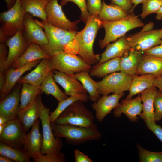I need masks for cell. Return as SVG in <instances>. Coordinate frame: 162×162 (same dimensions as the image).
Listing matches in <instances>:
<instances>
[{"instance_id": "obj_1", "label": "cell", "mask_w": 162, "mask_h": 162, "mask_svg": "<svg viewBox=\"0 0 162 162\" xmlns=\"http://www.w3.org/2000/svg\"><path fill=\"white\" fill-rule=\"evenodd\" d=\"M102 27V22L99 19L98 15H90L85 27L75 36L78 46V54L91 65L97 64L100 59V55L94 53L93 45L98 32Z\"/></svg>"}, {"instance_id": "obj_2", "label": "cell", "mask_w": 162, "mask_h": 162, "mask_svg": "<svg viewBox=\"0 0 162 162\" xmlns=\"http://www.w3.org/2000/svg\"><path fill=\"white\" fill-rule=\"evenodd\" d=\"M55 136L64 138L69 144L80 145L92 141L100 140L101 134L98 129H93L69 124H56L51 123Z\"/></svg>"}, {"instance_id": "obj_3", "label": "cell", "mask_w": 162, "mask_h": 162, "mask_svg": "<svg viewBox=\"0 0 162 162\" xmlns=\"http://www.w3.org/2000/svg\"><path fill=\"white\" fill-rule=\"evenodd\" d=\"M83 101L78 100L65 109L58 117L56 124H69L93 129H98L92 112Z\"/></svg>"}, {"instance_id": "obj_4", "label": "cell", "mask_w": 162, "mask_h": 162, "mask_svg": "<svg viewBox=\"0 0 162 162\" xmlns=\"http://www.w3.org/2000/svg\"><path fill=\"white\" fill-rule=\"evenodd\" d=\"M133 13H129L125 18L114 22L102 21L105 34L104 38L99 41L101 49L106 46L110 42L117 40L125 35L129 31L144 26V23Z\"/></svg>"}, {"instance_id": "obj_5", "label": "cell", "mask_w": 162, "mask_h": 162, "mask_svg": "<svg viewBox=\"0 0 162 162\" xmlns=\"http://www.w3.org/2000/svg\"><path fill=\"white\" fill-rule=\"evenodd\" d=\"M51 70H56L69 75L82 71H90L91 65L76 54L62 51L50 59Z\"/></svg>"}, {"instance_id": "obj_6", "label": "cell", "mask_w": 162, "mask_h": 162, "mask_svg": "<svg viewBox=\"0 0 162 162\" xmlns=\"http://www.w3.org/2000/svg\"><path fill=\"white\" fill-rule=\"evenodd\" d=\"M154 23L150 22L139 32L127 37L130 48L144 52L162 43V29H152Z\"/></svg>"}, {"instance_id": "obj_7", "label": "cell", "mask_w": 162, "mask_h": 162, "mask_svg": "<svg viewBox=\"0 0 162 162\" xmlns=\"http://www.w3.org/2000/svg\"><path fill=\"white\" fill-rule=\"evenodd\" d=\"M50 109L45 107L41 102L39 118L41 122L43 136L40 153L43 154L60 152L63 146L61 138L56 137L52 130L49 117Z\"/></svg>"}, {"instance_id": "obj_8", "label": "cell", "mask_w": 162, "mask_h": 162, "mask_svg": "<svg viewBox=\"0 0 162 162\" xmlns=\"http://www.w3.org/2000/svg\"><path fill=\"white\" fill-rule=\"evenodd\" d=\"M133 76L121 71L107 75L102 80L97 81L98 93L102 95L124 93L128 91Z\"/></svg>"}, {"instance_id": "obj_9", "label": "cell", "mask_w": 162, "mask_h": 162, "mask_svg": "<svg viewBox=\"0 0 162 162\" xmlns=\"http://www.w3.org/2000/svg\"><path fill=\"white\" fill-rule=\"evenodd\" d=\"M27 134L24 127L17 117L8 120L0 134V142L23 150Z\"/></svg>"}, {"instance_id": "obj_10", "label": "cell", "mask_w": 162, "mask_h": 162, "mask_svg": "<svg viewBox=\"0 0 162 162\" xmlns=\"http://www.w3.org/2000/svg\"><path fill=\"white\" fill-rule=\"evenodd\" d=\"M26 13L20 0H17L12 8L0 13L1 26L9 38L14 35L19 30H24L23 21Z\"/></svg>"}, {"instance_id": "obj_11", "label": "cell", "mask_w": 162, "mask_h": 162, "mask_svg": "<svg viewBox=\"0 0 162 162\" xmlns=\"http://www.w3.org/2000/svg\"><path fill=\"white\" fill-rule=\"evenodd\" d=\"M62 6L59 5L58 0H49L46 12V22L58 28L69 31H76L77 26L80 20L72 22L66 16L63 12Z\"/></svg>"}, {"instance_id": "obj_12", "label": "cell", "mask_w": 162, "mask_h": 162, "mask_svg": "<svg viewBox=\"0 0 162 162\" xmlns=\"http://www.w3.org/2000/svg\"><path fill=\"white\" fill-rule=\"evenodd\" d=\"M33 16L29 13L25 14L23 31L24 37L29 44L34 43L42 46L47 44L49 41L43 28L34 20Z\"/></svg>"}, {"instance_id": "obj_13", "label": "cell", "mask_w": 162, "mask_h": 162, "mask_svg": "<svg viewBox=\"0 0 162 162\" xmlns=\"http://www.w3.org/2000/svg\"><path fill=\"white\" fill-rule=\"evenodd\" d=\"M23 32V30H19L5 43L9 47L6 64V70L11 67L13 63L24 53L29 44L24 37Z\"/></svg>"}, {"instance_id": "obj_14", "label": "cell", "mask_w": 162, "mask_h": 162, "mask_svg": "<svg viewBox=\"0 0 162 162\" xmlns=\"http://www.w3.org/2000/svg\"><path fill=\"white\" fill-rule=\"evenodd\" d=\"M142 103L140 94L136 97L129 100L122 99L121 102L114 109L113 115L116 118L124 114L131 122H136L138 116H140L142 111Z\"/></svg>"}, {"instance_id": "obj_15", "label": "cell", "mask_w": 162, "mask_h": 162, "mask_svg": "<svg viewBox=\"0 0 162 162\" xmlns=\"http://www.w3.org/2000/svg\"><path fill=\"white\" fill-rule=\"evenodd\" d=\"M124 95V93L102 95L96 101L94 102L92 106L95 112L97 120L101 122L105 117L119 104V100Z\"/></svg>"}, {"instance_id": "obj_16", "label": "cell", "mask_w": 162, "mask_h": 162, "mask_svg": "<svg viewBox=\"0 0 162 162\" xmlns=\"http://www.w3.org/2000/svg\"><path fill=\"white\" fill-rule=\"evenodd\" d=\"M20 89L17 87L8 94L0 103V116L8 120L17 117L20 105Z\"/></svg>"}, {"instance_id": "obj_17", "label": "cell", "mask_w": 162, "mask_h": 162, "mask_svg": "<svg viewBox=\"0 0 162 162\" xmlns=\"http://www.w3.org/2000/svg\"><path fill=\"white\" fill-rule=\"evenodd\" d=\"M55 82L64 89V93L70 96L87 93L82 85L73 75H69L56 70H52Z\"/></svg>"}, {"instance_id": "obj_18", "label": "cell", "mask_w": 162, "mask_h": 162, "mask_svg": "<svg viewBox=\"0 0 162 162\" xmlns=\"http://www.w3.org/2000/svg\"><path fill=\"white\" fill-rule=\"evenodd\" d=\"M41 60L33 61L16 69L11 67L7 70L5 72L6 78L5 85L3 89L0 91V100L10 93L24 73L37 66Z\"/></svg>"}, {"instance_id": "obj_19", "label": "cell", "mask_w": 162, "mask_h": 162, "mask_svg": "<svg viewBox=\"0 0 162 162\" xmlns=\"http://www.w3.org/2000/svg\"><path fill=\"white\" fill-rule=\"evenodd\" d=\"M50 63V58L42 59L35 69L21 77L18 82L20 84L28 83L40 87L48 73L52 70Z\"/></svg>"}, {"instance_id": "obj_20", "label": "cell", "mask_w": 162, "mask_h": 162, "mask_svg": "<svg viewBox=\"0 0 162 162\" xmlns=\"http://www.w3.org/2000/svg\"><path fill=\"white\" fill-rule=\"evenodd\" d=\"M42 101L40 95L34 101L26 107L19 111L17 117L23 125L26 132L39 118L41 103Z\"/></svg>"}, {"instance_id": "obj_21", "label": "cell", "mask_w": 162, "mask_h": 162, "mask_svg": "<svg viewBox=\"0 0 162 162\" xmlns=\"http://www.w3.org/2000/svg\"><path fill=\"white\" fill-rule=\"evenodd\" d=\"M40 121L38 118L27 134L23 149V151L30 159L37 153L40 152L42 148L43 136L40 131Z\"/></svg>"}, {"instance_id": "obj_22", "label": "cell", "mask_w": 162, "mask_h": 162, "mask_svg": "<svg viewBox=\"0 0 162 162\" xmlns=\"http://www.w3.org/2000/svg\"><path fill=\"white\" fill-rule=\"evenodd\" d=\"M52 57L39 45L31 43L29 44L24 53L13 63L11 67L16 69L36 60L50 59Z\"/></svg>"}, {"instance_id": "obj_23", "label": "cell", "mask_w": 162, "mask_h": 162, "mask_svg": "<svg viewBox=\"0 0 162 162\" xmlns=\"http://www.w3.org/2000/svg\"><path fill=\"white\" fill-rule=\"evenodd\" d=\"M130 49L127 37L124 35L113 43L107 45L104 51L100 55L99 61L95 65L99 64L113 58H121Z\"/></svg>"}, {"instance_id": "obj_24", "label": "cell", "mask_w": 162, "mask_h": 162, "mask_svg": "<svg viewBox=\"0 0 162 162\" xmlns=\"http://www.w3.org/2000/svg\"><path fill=\"white\" fill-rule=\"evenodd\" d=\"M142 52L130 48L121 57L120 71L131 76L136 75Z\"/></svg>"}, {"instance_id": "obj_25", "label": "cell", "mask_w": 162, "mask_h": 162, "mask_svg": "<svg viewBox=\"0 0 162 162\" xmlns=\"http://www.w3.org/2000/svg\"><path fill=\"white\" fill-rule=\"evenodd\" d=\"M150 74L156 77L162 75V58L143 54L136 75Z\"/></svg>"}, {"instance_id": "obj_26", "label": "cell", "mask_w": 162, "mask_h": 162, "mask_svg": "<svg viewBox=\"0 0 162 162\" xmlns=\"http://www.w3.org/2000/svg\"><path fill=\"white\" fill-rule=\"evenodd\" d=\"M157 91L154 86L150 87L140 94L142 103V111L140 117L156 123L154 116V100Z\"/></svg>"}, {"instance_id": "obj_27", "label": "cell", "mask_w": 162, "mask_h": 162, "mask_svg": "<svg viewBox=\"0 0 162 162\" xmlns=\"http://www.w3.org/2000/svg\"><path fill=\"white\" fill-rule=\"evenodd\" d=\"M156 77L150 74L135 75L130 87L129 93L125 99L129 100L137 94H140L145 90L153 86V81Z\"/></svg>"}, {"instance_id": "obj_28", "label": "cell", "mask_w": 162, "mask_h": 162, "mask_svg": "<svg viewBox=\"0 0 162 162\" xmlns=\"http://www.w3.org/2000/svg\"><path fill=\"white\" fill-rule=\"evenodd\" d=\"M120 58L109 60L98 65H95L90 71L91 76L104 77L111 74L120 71Z\"/></svg>"}, {"instance_id": "obj_29", "label": "cell", "mask_w": 162, "mask_h": 162, "mask_svg": "<svg viewBox=\"0 0 162 162\" xmlns=\"http://www.w3.org/2000/svg\"><path fill=\"white\" fill-rule=\"evenodd\" d=\"M129 14L118 6L107 4L103 0L102 8L98 17L102 21L114 22L125 18Z\"/></svg>"}, {"instance_id": "obj_30", "label": "cell", "mask_w": 162, "mask_h": 162, "mask_svg": "<svg viewBox=\"0 0 162 162\" xmlns=\"http://www.w3.org/2000/svg\"><path fill=\"white\" fill-rule=\"evenodd\" d=\"M89 72L83 70L73 75L81 82L84 88L89 93L88 99L94 102L96 101L100 96L98 91L97 81L91 78Z\"/></svg>"}, {"instance_id": "obj_31", "label": "cell", "mask_w": 162, "mask_h": 162, "mask_svg": "<svg viewBox=\"0 0 162 162\" xmlns=\"http://www.w3.org/2000/svg\"><path fill=\"white\" fill-rule=\"evenodd\" d=\"M49 0H20L26 12L34 16L40 18L42 21L46 20V8Z\"/></svg>"}, {"instance_id": "obj_32", "label": "cell", "mask_w": 162, "mask_h": 162, "mask_svg": "<svg viewBox=\"0 0 162 162\" xmlns=\"http://www.w3.org/2000/svg\"><path fill=\"white\" fill-rule=\"evenodd\" d=\"M56 82L53 77L52 71L51 70L48 73L40 86L42 92L46 94L52 95L58 101L67 99L68 96L60 89Z\"/></svg>"}, {"instance_id": "obj_33", "label": "cell", "mask_w": 162, "mask_h": 162, "mask_svg": "<svg viewBox=\"0 0 162 162\" xmlns=\"http://www.w3.org/2000/svg\"><path fill=\"white\" fill-rule=\"evenodd\" d=\"M20 94V105L19 110L32 103L42 92L40 87L28 83H24Z\"/></svg>"}, {"instance_id": "obj_34", "label": "cell", "mask_w": 162, "mask_h": 162, "mask_svg": "<svg viewBox=\"0 0 162 162\" xmlns=\"http://www.w3.org/2000/svg\"><path fill=\"white\" fill-rule=\"evenodd\" d=\"M88 99V96L87 93H85L70 96L65 100L58 101L56 109L53 112H50L49 117L50 123L55 122L60 114L74 102L80 100L85 102Z\"/></svg>"}, {"instance_id": "obj_35", "label": "cell", "mask_w": 162, "mask_h": 162, "mask_svg": "<svg viewBox=\"0 0 162 162\" xmlns=\"http://www.w3.org/2000/svg\"><path fill=\"white\" fill-rule=\"evenodd\" d=\"M35 20L44 29L48 40V43L43 46H49L52 45L61 39L70 31L54 26L46 21Z\"/></svg>"}, {"instance_id": "obj_36", "label": "cell", "mask_w": 162, "mask_h": 162, "mask_svg": "<svg viewBox=\"0 0 162 162\" xmlns=\"http://www.w3.org/2000/svg\"><path fill=\"white\" fill-rule=\"evenodd\" d=\"M77 32L76 31H70L61 39L52 45L49 46H40L47 54L52 57L59 52L64 51L65 47L68 45L75 41L74 37Z\"/></svg>"}, {"instance_id": "obj_37", "label": "cell", "mask_w": 162, "mask_h": 162, "mask_svg": "<svg viewBox=\"0 0 162 162\" xmlns=\"http://www.w3.org/2000/svg\"><path fill=\"white\" fill-rule=\"evenodd\" d=\"M0 154L17 162H30V158L22 150L0 142Z\"/></svg>"}, {"instance_id": "obj_38", "label": "cell", "mask_w": 162, "mask_h": 162, "mask_svg": "<svg viewBox=\"0 0 162 162\" xmlns=\"http://www.w3.org/2000/svg\"><path fill=\"white\" fill-rule=\"evenodd\" d=\"M140 162H162V151L153 152L143 148L140 144H136Z\"/></svg>"}, {"instance_id": "obj_39", "label": "cell", "mask_w": 162, "mask_h": 162, "mask_svg": "<svg viewBox=\"0 0 162 162\" xmlns=\"http://www.w3.org/2000/svg\"><path fill=\"white\" fill-rule=\"evenodd\" d=\"M34 162H65L64 154L60 152L42 154L40 152L34 155L32 158Z\"/></svg>"}, {"instance_id": "obj_40", "label": "cell", "mask_w": 162, "mask_h": 162, "mask_svg": "<svg viewBox=\"0 0 162 162\" xmlns=\"http://www.w3.org/2000/svg\"><path fill=\"white\" fill-rule=\"evenodd\" d=\"M162 6V0H148L142 4V11L140 16L143 19L149 14L156 13Z\"/></svg>"}, {"instance_id": "obj_41", "label": "cell", "mask_w": 162, "mask_h": 162, "mask_svg": "<svg viewBox=\"0 0 162 162\" xmlns=\"http://www.w3.org/2000/svg\"><path fill=\"white\" fill-rule=\"evenodd\" d=\"M69 2L74 3L79 7L81 11L80 20L86 23L90 15L87 10L86 0H62L60 5L62 6H64Z\"/></svg>"}, {"instance_id": "obj_42", "label": "cell", "mask_w": 162, "mask_h": 162, "mask_svg": "<svg viewBox=\"0 0 162 162\" xmlns=\"http://www.w3.org/2000/svg\"><path fill=\"white\" fill-rule=\"evenodd\" d=\"M154 116L156 122L162 119V93L157 90L154 100Z\"/></svg>"}, {"instance_id": "obj_43", "label": "cell", "mask_w": 162, "mask_h": 162, "mask_svg": "<svg viewBox=\"0 0 162 162\" xmlns=\"http://www.w3.org/2000/svg\"><path fill=\"white\" fill-rule=\"evenodd\" d=\"M86 5L90 15H98L102 7V0H86Z\"/></svg>"}, {"instance_id": "obj_44", "label": "cell", "mask_w": 162, "mask_h": 162, "mask_svg": "<svg viewBox=\"0 0 162 162\" xmlns=\"http://www.w3.org/2000/svg\"><path fill=\"white\" fill-rule=\"evenodd\" d=\"M143 120L148 129L151 131L162 142V128L161 126L148 120L145 119Z\"/></svg>"}, {"instance_id": "obj_45", "label": "cell", "mask_w": 162, "mask_h": 162, "mask_svg": "<svg viewBox=\"0 0 162 162\" xmlns=\"http://www.w3.org/2000/svg\"><path fill=\"white\" fill-rule=\"evenodd\" d=\"M4 43L0 44V72H4L6 70V64L8 56V51Z\"/></svg>"}, {"instance_id": "obj_46", "label": "cell", "mask_w": 162, "mask_h": 162, "mask_svg": "<svg viewBox=\"0 0 162 162\" xmlns=\"http://www.w3.org/2000/svg\"><path fill=\"white\" fill-rule=\"evenodd\" d=\"M111 4L117 5L129 13L133 7L130 0H110Z\"/></svg>"}, {"instance_id": "obj_47", "label": "cell", "mask_w": 162, "mask_h": 162, "mask_svg": "<svg viewBox=\"0 0 162 162\" xmlns=\"http://www.w3.org/2000/svg\"><path fill=\"white\" fill-rule=\"evenodd\" d=\"M143 53L162 58V43L149 49Z\"/></svg>"}, {"instance_id": "obj_48", "label": "cell", "mask_w": 162, "mask_h": 162, "mask_svg": "<svg viewBox=\"0 0 162 162\" xmlns=\"http://www.w3.org/2000/svg\"><path fill=\"white\" fill-rule=\"evenodd\" d=\"M74 156L75 162H93V160L88 156L86 155L78 149L74 151Z\"/></svg>"}, {"instance_id": "obj_49", "label": "cell", "mask_w": 162, "mask_h": 162, "mask_svg": "<svg viewBox=\"0 0 162 162\" xmlns=\"http://www.w3.org/2000/svg\"><path fill=\"white\" fill-rule=\"evenodd\" d=\"M153 86L158 88L162 93V75L154 79Z\"/></svg>"}, {"instance_id": "obj_50", "label": "cell", "mask_w": 162, "mask_h": 162, "mask_svg": "<svg viewBox=\"0 0 162 162\" xmlns=\"http://www.w3.org/2000/svg\"><path fill=\"white\" fill-rule=\"evenodd\" d=\"M9 38L1 26L0 27V43H5Z\"/></svg>"}, {"instance_id": "obj_51", "label": "cell", "mask_w": 162, "mask_h": 162, "mask_svg": "<svg viewBox=\"0 0 162 162\" xmlns=\"http://www.w3.org/2000/svg\"><path fill=\"white\" fill-rule=\"evenodd\" d=\"M6 78L4 72H0V91L3 88L6 82Z\"/></svg>"}, {"instance_id": "obj_52", "label": "cell", "mask_w": 162, "mask_h": 162, "mask_svg": "<svg viewBox=\"0 0 162 162\" xmlns=\"http://www.w3.org/2000/svg\"><path fill=\"white\" fill-rule=\"evenodd\" d=\"M148 0H130L131 3L134 4L132 8L129 11V13H133L135 7L138 4L142 3L143 4Z\"/></svg>"}, {"instance_id": "obj_53", "label": "cell", "mask_w": 162, "mask_h": 162, "mask_svg": "<svg viewBox=\"0 0 162 162\" xmlns=\"http://www.w3.org/2000/svg\"><path fill=\"white\" fill-rule=\"evenodd\" d=\"M8 10L12 8L15 4L17 0H5Z\"/></svg>"}, {"instance_id": "obj_54", "label": "cell", "mask_w": 162, "mask_h": 162, "mask_svg": "<svg viewBox=\"0 0 162 162\" xmlns=\"http://www.w3.org/2000/svg\"><path fill=\"white\" fill-rule=\"evenodd\" d=\"M0 162H14L15 161L9 158L0 154Z\"/></svg>"}, {"instance_id": "obj_55", "label": "cell", "mask_w": 162, "mask_h": 162, "mask_svg": "<svg viewBox=\"0 0 162 162\" xmlns=\"http://www.w3.org/2000/svg\"><path fill=\"white\" fill-rule=\"evenodd\" d=\"M156 20H162V6L156 13V15L155 17Z\"/></svg>"}, {"instance_id": "obj_56", "label": "cell", "mask_w": 162, "mask_h": 162, "mask_svg": "<svg viewBox=\"0 0 162 162\" xmlns=\"http://www.w3.org/2000/svg\"><path fill=\"white\" fill-rule=\"evenodd\" d=\"M8 120L5 118L0 116V125L5 124Z\"/></svg>"}, {"instance_id": "obj_57", "label": "cell", "mask_w": 162, "mask_h": 162, "mask_svg": "<svg viewBox=\"0 0 162 162\" xmlns=\"http://www.w3.org/2000/svg\"><path fill=\"white\" fill-rule=\"evenodd\" d=\"M4 124L0 125V134H1L3 130L4 127Z\"/></svg>"}, {"instance_id": "obj_58", "label": "cell", "mask_w": 162, "mask_h": 162, "mask_svg": "<svg viewBox=\"0 0 162 162\" xmlns=\"http://www.w3.org/2000/svg\"><path fill=\"white\" fill-rule=\"evenodd\" d=\"M161 36H162V34H161Z\"/></svg>"}]
</instances>
